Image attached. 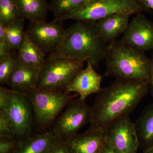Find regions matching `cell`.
Wrapping results in <instances>:
<instances>
[{"label": "cell", "mask_w": 153, "mask_h": 153, "mask_svg": "<svg viewBox=\"0 0 153 153\" xmlns=\"http://www.w3.org/2000/svg\"><path fill=\"white\" fill-rule=\"evenodd\" d=\"M149 91L147 82L116 79L97 93L91 108L88 128L104 132L113 121L131 113Z\"/></svg>", "instance_id": "obj_1"}, {"label": "cell", "mask_w": 153, "mask_h": 153, "mask_svg": "<svg viewBox=\"0 0 153 153\" xmlns=\"http://www.w3.org/2000/svg\"><path fill=\"white\" fill-rule=\"evenodd\" d=\"M108 44L97 30L96 21H77L65 30L55 53L90 62L97 68L104 60Z\"/></svg>", "instance_id": "obj_2"}, {"label": "cell", "mask_w": 153, "mask_h": 153, "mask_svg": "<svg viewBox=\"0 0 153 153\" xmlns=\"http://www.w3.org/2000/svg\"><path fill=\"white\" fill-rule=\"evenodd\" d=\"M103 77L147 82L151 80L152 60L142 52L121 41L108 44Z\"/></svg>", "instance_id": "obj_3"}, {"label": "cell", "mask_w": 153, "mask_h": 153, "mask_svg": "<svg viewBox=\"0 0 153 153\" xmlns=\"http://www.w3.org/2000/svg\"><path fill=\"white\" fill-rule=\"evenodd\" d=\"M33 105L34 122L39 132L49 130L57 117L79 96L36 87L25 94Z\"/></svg>", "instance_id": "obj_4"}, {"label": "cell", "mask_w": 153, "mask_h": 153, "mask_svg": "<svg viewBox=\"0 0 153 153\" xmlns=\"http://www.w3.org/2000/svg\"><path fill=\"white\" fill-rule=\"evenodd\" d=\"M85 60H78L52 53L41 68L37 87L66 91L76 74L83 69Z\"/></svg>", "instance_id": "obj_5"}, {"label": "cell", "mask_w": 153, "mask_h": 153, "mask_svg": "<svg viewBox=\"0 0 153 153\" xmlns=\"http://www.w3.org/2000/svg\"><path fill=\"white\" fill-rule=\"evenodd\" d=\"M145 12H151L143 5L140 0H88L76 10L54 17L53 21H97L113 14L137 15Z\"/></svg>", "instance_id": "obj_6"}, {"label": "cell", "mask_w": 153, "mask_h": 153, "mask_svg": "<svg viewBox=\"0 0 153 153\" xmlns=\"http://www.w3.org/2000/svg\"><path fill=\"white\" fill-rule=\"evenodd\" d=\"M90 107L85 100L76 97L57 117L50 130L58 140L64 141L76 135L90 123Z\"/></svg>", "instance_id": "obj_7"}, {"label": "cell", "mask_w": 153, "mask_h": 153, "mask_svg": "<svg viewBox=\"0 0 153 153\" xmlns=\"http://www.w3.org/2000/svg\"><path fill=\"white\" fill-rule=\"evenodd\" d=\"M4 111L13 125V138L17 142L33 135L35 122L33 105L25 94L13 91L8 107Z\"/></svg>", "instance_id": "obj_8"}, {"label": "cell", "mask_w": 153, "mask_h": 153, "mask_svg": "<svg viewBox=\"0 0 153 153\" xmlns=\"http://www.w3.org/2000/svg\"><path fill=\"white\" fill-rule=\"evenodd\" d=\"M105 141L120 153H137L140 142L135 123L129 114L113 121L104 130Z\"/></svg>", "instance_id": "obj_9"}, {"label": "cell", "mask_w": 153, "mask_h": 153, "mask_svg": "<svg viewBox=\"0 0 153 153\" xmlns=\"http://www.w3.org/2000/svg\"><path fill=\"white\" fill-rule=\"evenodd\" d=\"M62 22H30L25 32L45 55L57 50L65 33Z\"/></svg>", "instance_id": "obj_10"}, {"label": "cell", "mask_w": 153, "mask_h": 153, "mask_svg": "<svg viewBox=\"0 0 153 153\" xmlns=\"http://www.w3.org/2000/svg\"><path fill=\"white\" fill-rule=\"evenodd\" d=\"M120 41L144 52L153 50V23L142 13L136 15Z\"/></svg>", "instance_id": "obj_11"}, {"label": "cell", "mask_w": 153, "mask_h": 153, "mask_svg": "<svg viewBox=\"0 0 153 153\" xmlns=\"http://www.w3.org/2000/svg\"><path fill=\"white\" fill-rule=\"evenodd\" d=\"M86 62L87 66L76 74L66 90L68 93L74 92L77 94L79 98L83 100L88 96L99 92L103 77L96 71L90 62Z\"/></svg>", "instance_id": "obj_12"}, {"label": "cell", "mask_w": 153, "mask_h": 153, "mask_svg": "<svg viewBox=\"0 0 153 153\" xmlns=\"http://www.w3.org/2000/svg\"><path fill=\"white\" fill-rule=\"evenodd\" d=\"M41 68L17 61L7 84L10 89L25 94L37 87Z\"/></svg>", "instance_id": "obj_13"}, {"label": "cell", "mask_w": 153, "mask_h": 153, "mask_svg": "<svg viewBox=\"0 0 153 153\" xmlns=\"http://www.w3.org/2000/svg\"><path fill=\"white\" fill-rule=\"evenodd\" d=\"M63 141L70 153H100L105 140L104 132L88 128Z\"/></svg>", "instance_id": "obj_14"}, {"label": "cell", "mask_w": 153, "mask_h": 153, "mask_svg": "<svg viewBox=\"0 0 153 153\" xmlns=\"http://www.w3.org/2000/svg\"><path fill=\"white\" fill-rule=\"evenodd\" d=\"M131 15L116 13L96 21L97 30L102 39L109 44L123 34L129 25Z\"/></svg>", "instance_id": "obj_15"}, {"label": "cell", "mask_w": 153, "mask_h": 153, "mask_svg": "<svg viewBox=\"0 0 153 153\" xmlns=\"http://www.w3.org/2000/svg\"><path fill=\"white\" fill-rule=\"evenodd\" d=\"M57 140L50 130L39 132L18 142L13 153H47Z\"/></svg>", "instance_id": "obj_16"}, {"label": "cell", "mask_w": 153, "mask_h": 153, "mask_svg": "<svg viewBox=\"0 0 153 153\" xmlns=\"http://www.w3.org/2000/svg\"><path fill=\"white\" fill-rule=\"evenodd\" d=\"M135 124L140 147L144 150L153 145V103L145 108Z\"/></svg>", "instance_id": "obj_17"}, {"label": "cell", "mask_w": 153, "mask_h": 153, "mask_svg": "<svg viewBox=\"0 0 153 153\" xmlns=\"http://www.w3.org/2000/svg\"><path fill=\"white\" fill-rule=\"evenodd\" d=\"M22 19L30 22L46 21L49 4L46 0H15Z\"/></svg>", "instance_id": "obj_18"}, {"label": "cell", "mask_w": 153, "mask_h": 153, "mask_svg": "<svg viewBox=\"0 0 153 153\" xmlns=\"http://www.w3.org/2000/svg\"><path fill=\"white\" fill-rule=\"evenodd\" d=\"M26 33V32H25ZM17 60L21 63L41 68L46 55L25 33L24 41L18 50Z\"/></svg>", "instance_id": "obj_19"}, {"label": "cell", "mask_w": 153, "mask_h": 153, "mask_svg": "<svg viewBox=\"0 0 153 153\" xmlns=\"http://www.w3.org/2000/svg\"><path fill=\"white\" fill-rule=\"evenodd\" d=\"M24 20L22 19L6 27V39L12 51L18 50L22 45L25 36Z\"/></svg>", "instance_id": "obj_20"}, {"label": "cell", "mask_w": 153, "mask_h": 153, "mask_svg": "<svg viewBox=\"0 0 153 153\" xmlns=\"http://www.w3.org/2000/svg\"><path fill=\"white\" fill-rule=\"evenodd\" d=\"M22 19L15 0H0V23L7 27Z\"/></svg>", "instance_id": "obj_21"}, {"label": "cell", "mask_w": 153, "mask_h": 153, "mask_svg": "<svg viewBox=\"0 0 153 153\" xmlns=\"http://www.w3.org/2000/svg\"><path fill=\"white\" fill-rule=\"evenodd\" d=\"M88 0H55L49 4V10L55 17L60 16L76 10Z\"/></svg>", "instance_id": "obj_22"}, {"label": "cell", "mask_w": 153, "mask_h": 153, "mask_svg": "<svg viewBox=\"0 0 153 153\" xmlns=\"http://www.w3.org/2000/svg\"><path fill=\"white\" fill-rule=\"evenodd\" d=\"M13 51L9 55L0 58V84L1 86L7 83L17 64V55H14Z\"/></svg>", "instance_id": "obj_23"}, {"label": "cell", "mask_w": 153, "mask_h": 153, "mask_svg": "<svg viewBox=\"0 0 153 153\" xmlns=\"http://www.w3.org/2000/svg\"><path fill=\"white\" fill-rule=\"evenodd\" d=\"M1 137L12 138L13 137L12 123L7 113L4 111H0V137Z\"/></svg>", "instance_id": "obj_24"}, {"label": "cell", "mask_w": 153, "mask_h": 153, "mask_svg": "<svg viewBox=\"0 0 153 153\" xmlns=\"http://www.w3.org/2000/svg\"><path fill=\"white\" fill-rule=\"evenodd\" d=\"M17 142L12 138L0 137V153H13Z\"/></svg>", "instance_id": "obj_25"}, {"label": "cell", "mask_w": 153, "mask_h": 153, "mask_svg": "<svg viewBox=\"0 0 153 153\" xmlns=\"http://www.w3.org/2000/svg\"><path fill=\"white\" fill-rule=\"evenodd\" d=\"M6 39V27L0 23V58L7 56L12 52Z\"/></svg>", "instance_id": "obj_26"}, {"label": "cell", "mask_w": 153, "mask_h": 153, "mask_svg": "<svg viewBox=\"0 0 153 153\" xmlns=\"http://www.w3.org/2000/svg\"><path fill=\"white\" fill-rule=\"evenodd\" d=\"M13 91L0 87V111H6L10 102Z\"/></svg>", "instance_id": "obj_27"}, {"label": "cell", "mask_w": 153, "mask_h": 153, "mask_svg": "<svg viewBox=\"0 0 153 153\" xmlns=\"http://www.w3.org/2000/svg\"><path fill=\"white\" fill-rule=\"evenodd\" d=\"M47 153H70L63 140H57L52 145Z\"/></svg>", "instance_id": "obj_28"}, {"label": "cell", "mask_w": 153, "mask_h": 153, "mask_svg": "<svg viewBox=\"0 0 153 153\" xmlns=\"http://www.w3.org/2000/svg\"><path fill=\"white\" fill-rule=\"evenodd\" d=\"M100 153H120L105 141Z\"/></svg>", "instance_id": "obj_29"}, {"label": "cell", "mask_w": 153, "mask_h": 153, "mask_svg": "<svg viewBox=\"0 0 153 153\" xmlns=\"http://www.w3.org/2000/svg\"><path fill=\"white\" fill-rule=\"evenodd\" d=\"M140 1L147 8L153 10V0H140Z\"/></svg>", "instance_id": "obj_30"}, {"label": "cell", "mask_w": 153, "mask_h": 153, "mask_svg": "<svg viewBox=\"0 0 153 153\" xmlns=\"http://www.w3.org/2000/svg\"><path fill=\"white\" fill-rule=\"evenodd\" d=\"M152 73H151V80L150 83L149 84V91L150 92L151 95L153 97V54L152 55Z\"/></svg>", "instance_id": "obj_31"}, {"label": "cell", "mask_w": 153, "mask_h": 153, "mask_svg": "<svg viewBox=\"0 0 153 153\" xmlns=\"http://www.w3.org/2000/svg\"><path fill=\"white\" fill-rule=\"evenodd\" d=\"M143 153H153V145L143 150Z\"/></svg>", "instance_id": "obj_32"}, {"label": "cell", "mask_w": 153, "mask_h": 153, "mask_svg": "<svg viewBox=\"0 0 153 153\" xmlns=\"http://www.w3.org/2000/svg\"><path fill=\"white\" fill-rule=\"evenodd\" d=\"M49 1H55V0H49Z\"/></svg>", "instance_id": "obj_33"}]
</instances>
